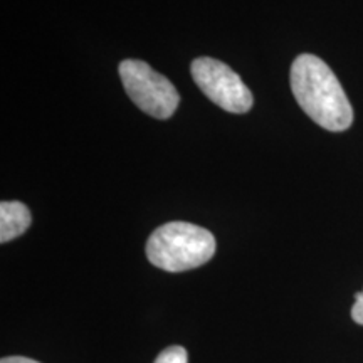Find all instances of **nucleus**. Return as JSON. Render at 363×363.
Here are the masks:
<instances>
[{
    "instance_id": "f257e3e1",
    "label": "nucleus",
    "mask_w": 363,
    "mask_h": 363,
    "mask_svg": "<svg viewBox=\"0 0 363 363\" xmlns=\"http://www.w3.org/2000/svg\"><path fill=\"white\" fill-rule=\"evenodd\" d=\"M291 89L301 110L321 128L345 131L353 123V108L343 86L323 59L301 54L291 66Z\"/></svg>"
},
{
    "instance_id": "20e7f679",
    "label": "nucleus",
    "mask_w": 363,
    "mask_h": 363,
    "mask_svg": "<svg viewBox=\"0 0 363 363\" xmlns=\"http://www.w3.org/2000/svg\"><path fill=\"white\" fill-rule=\"evenodd\" d=\"M190 69L195 84L222 110L244 115L252 108V93L239 74L224 62L212 57H197Z\"/></svg>"
},
{
    "instance_id": "39448f33",
    "label": "nucleus",
    "mask_w": 363,
    "mask_h": 363,
    "mask_svg": "<svg viewBox=\"0 0 363 363\" xmlns=\"http://www.w3.org/2000/svg\"><path fill=\"white\" fill-rule=\"evenodd\" d=\"M33 216L29 207L19 201H4L0 203V242L19 238L29 229Z\"/></svg>"
},
{
    "instance_id": "7ed1b4c3",
    "label": "nucleus",
    "mask_w": 363,
    "mask_h": 363,
    "mask_svg": "<svg viewBox=\"0 0 363 363\" xmlns=\"http://www.w3.org/2000/svg\"><path fill=\"white\" fill-rule=\"evenodd\" d=\"M126 94L140 110L157 120L174 115L180 103V94L165 76L138 59H125L118 67Z\"/></svg>"
},
{
    "instance_id": "0eeeda50",
    "label": "nucleus",
    "mask_w": 363,
    "mask_h": 363,
    "mask_svg": "<svg viewBox=\"0 0 363 363\" xmlns=\"http://www.w3.org/2000/svg\"><path fill=\"white\" fill-rule=\"evenodd\" d=\"M352 318L358 325H363V291L355 294V305L352 308Z\"/></svg>"
},
{
    "instance_id": "6e6552de",
    "label": "nucleus",
    "mask_w": 363,
    "mask_h": 363,
    "mask_svg": "<svg viewBox=\"0 0 363 363\" xmlns=\"http://www.w3.org/2000/svg\"><path fill=\"white\" fill-rule=\"evenodd\" d=\"M0 363H39V362L30 360V358H26V357H6L0 360Z\"/></svg>"
},
{
    "instance_id": "423d86ee",
    "label": "nucleus",
    "mask_w": 363,
    "mask_h": 363,
    "mask_svg": "<svg viewBox=\"0 0 363 363\" xmlns=\"http://www.w3.org/2000/svg\"><path fill=\"white\" fill-rule=\"evenodd\" d=\"M189 357H187V350L184 347H169L165 350L160 352V355L157 357L155 363H187Z\"/></svg>"
},
{
    "instance_id": "f03ea898",
    "label": "nucleus",
    "mask_w": 363,
    "mask_h": 363,
    "mask_svg": "<svg viewBox=\"0 0 363 363\" xmlns=\"http://www.w3.org/2000/svg\"><path fill=\"white\" fill-rule=\"evenodd\" d=\"M145 251L155 267L182 272L201 267L212 259L216 238L203 227L189 222H169L150 235Z\"/></svg>"
}]
</instances>
